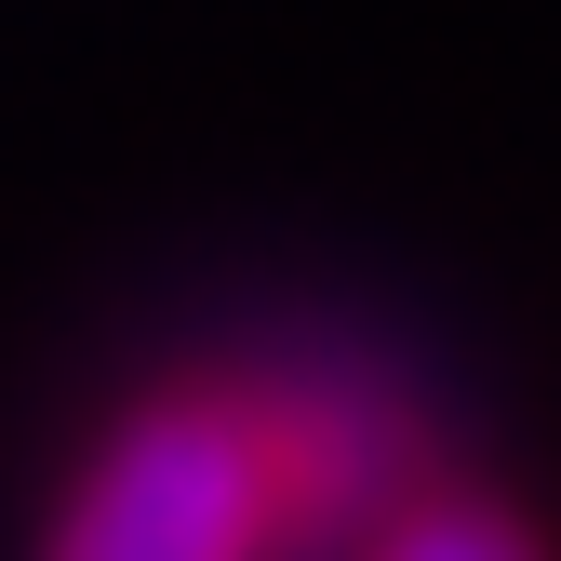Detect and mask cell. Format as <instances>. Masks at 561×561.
<instances>
[{"label":"cell","mask_w":561,"mask_h":561,"mask_svg":"<svg viewBox=\"0 0 561 561\" xmlns=\"http://www.w3.org/2000/svg\"><path fill=\"white\" fill-rule=\"evenodd\" d=\"M375 561H548L508 508H481V495H442V508H401L375 535Z\"/></svg>","instance_id":"cell-2"},{"label":"cell","mask_w":561,"mask_h":561,"mask_svg":"<svg viewBox=\"0 0 561 561\" xmlns=\"http://www.w3.org/2000/svg\"><path fill=\"white\" fill-rule=\"evenodd\" d=\"M267 535H280V468L254 401H148L67 481L41 561H267Z\"/></svg>","instance_id":"cell-1"}]
</instances>
